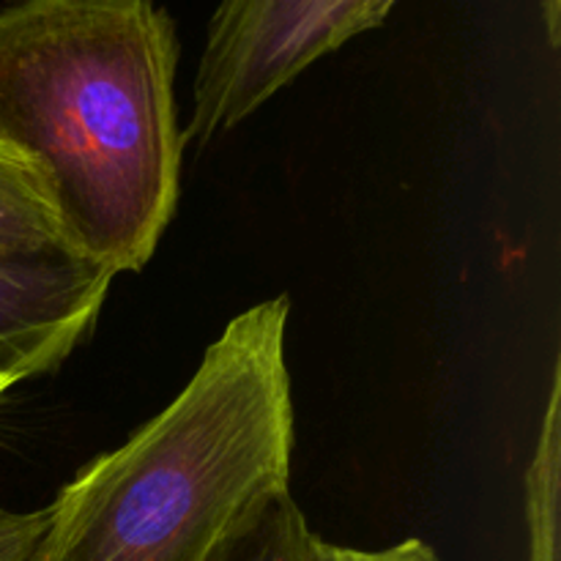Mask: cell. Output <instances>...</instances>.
I'll use <instances>...</instances> for the list:
<instances>
[{
	"mask_svg": "<svg viewBox=\"0 0 561 561\" xmlns=\"http://www.w3.org/2000/svg\"><path fill=\"white\" fill-rule=\"evenodd\" d=\"M179 33L151 0L0 9V142L36 164L77 257L142 272L181 192Z\"/></svg>",
	"mask_w": 561,
	"mask_h": 561,
	"instance_id": "cell-1",
	"label": "cell"
},
{
	"mask_svg": "<svg viewBox=\"0 0 561 561\" xmlns=\"http://www.w3.org/2000/svg\"><path fill=\"white\" fill-rule=\"evenodd\" d=\"M290 299L247 307L184 389L49 504L31 561H214L290 493Z\"/></svg>",
	"mask_w": 561,
	"mask_h": 561,
	"instance_id": "cell-2",
	"label": "cell"
},
{
	"mask_svg": "<svg viewBox=\"0 0 561 561\" xmlns=\"http://www.w3.org/2000/svg\"><path fill=\"white\" fill-rule=\"evenodd\" d=\"M394 0H228L208 20L184 142L244 124L307 66L381 27Z\"/></svg>",
	"mask_w": 561,
	"mask_h": 561,
	"instance_id": "cell-3",
	"label": "cell"
},
{
	"mask_svg": "<svg viewBox=\"0 0 561 561\" xmlns=\"http://www.w3.org/2000/svg\"><path fill=\"white\" fill-rule=\"evenodd\" d=\"M113 279L82 261L0 252V370L20 381L58 370L91 337Z\"/></svg>",
	"mask_w": 561,
	"mask_h": 561,
	"instance_id": "cell-4",
	"label": "cell"
},
{
	"mask_svg": "<svg viewBox=\"0 0 561 561\" xmlns=\"http://www.w3.org/2000/svg\"><path fill=\"white\" fill-rule=\"evenodd\" d=\"M0 252L80 261L36 164L5 142H0Z\"/></svg>",
	"mask_w": 561,
	"mask_h": 561,
	"instance_id": "cell-5",
	"label": "cell"
},
{
	"mask_svg": "<svg viewBox=\"0 0 561 561\" xmlns=\"http://www.w3.org/2000/svg\"><path fill=\"white\" fill-rule=\"evenodd\" d=\"M321 537L312 535L294 496H283L214 561H321Z\"/></svg>",
	"mask_w": 561,
	"mask_h": 561,
	"instance_id": "cell-6",
	"label": "cell"
},
{
	"mask_svg": "<svg viewBox=\"0 0 561 561\" xmlns=\"http://www.w3.org/2000/svg\"><path fill=\"white\" fill-rule=\"evenodd\" d=\"M49 524V510L14 513L0 507V561H31Z\"/></svg>",
	"mask_w": 561,
	"mask_h": 561,
	"instance_id": "cell-7",
	"label": "cell"
},
{
	"mask_svg": "<svg viewBox=\"0 0 561 561\" xmlns=\"http://www.w3.org/2000/svg\"><path fill=\"white\" fill-rule=\"evenodd\" d=\"M321 561H444L433 546L425 540H409L398 542V546L378 548V551H362V548H343V546H321Z\"/></svg>",
	"mask_w": 561,
	"mask_h": 561,
	"instance_id": "cell-8",
	"label": "cell"
},
{
	"mask_svg": "<svg viewBox=\"0 0 561 561\" xmlns=\"http://www.w3.org/2000/svg\"><path fill=\"white\" fill-rule=\"evenodd\" d=\"M16 383H20V378L11 376V373H3V370H0V400H3V398H5V392H9L11 387H16Z\"/></svg>",
	"mask_w": 561,
	"mask_h": 561,
	"instance_id": "cell-9",
	"label": "cell"
}]
</instances>
